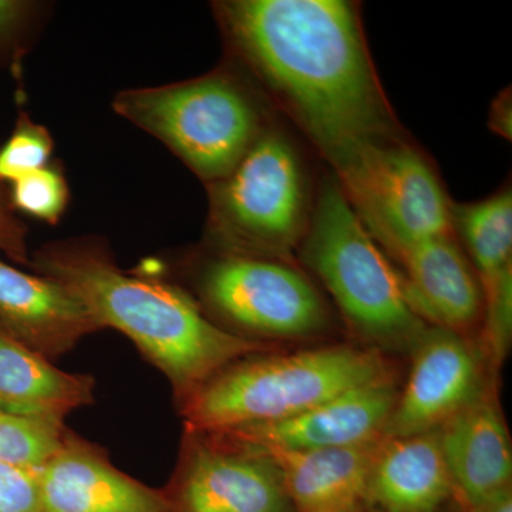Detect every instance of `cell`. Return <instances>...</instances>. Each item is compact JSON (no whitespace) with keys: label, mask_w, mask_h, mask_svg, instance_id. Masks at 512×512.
Instances as JSON below:
<instances>
[{"label":"cell","mask_w":512,"mask_h":512,"mask_svg":"<svg viewBox=\"0 0 512 512\" xmlns=\"http://www.w3.org/2000/svg\"><path fill=\"white\" fill-rule=\"evenodd\" d=\"M12 197L20 211L56 224L66 210L69 188L56 168L45 167L13 181Z\"/></svg>","instance_id":"21"},{"label":"cell","mask_w":512,"mask_h":512,"mask_svg":"<svg viewBox=\"0 0 512 512\" xmlns=\"http://www.w3.org/2000/svg\"><path fill=\"white\" fill-rule=\"evenodd\" d=\"M437 431L454 498L464 510L510 487V434L490 387Z\"/></svg>","instance_id":"14"},{"label":"cell","mask_w":512,"mask_h":512,"mask_svg":"<svg viewBox=\"0 0 512 512\" xmlns=\"http://www.w3.org/2000/svg\"><path fill=\"white\" fill-rule=\"evenodd\" d=\"M382 439L328 450H261L281 470L295 512H373L367 484Z\"/></svg>","instance_id":"17"},{"label":"cell","mask_w":512,"mask_h":512,"mask_svg":"<svg viewBox=\"0 0 512 512\" xmlns=\"http://www.w3.org/2000/svg\"><path fill=\"white\" fill-rule=\"evenodd\" d=\"M298 255L346 323L372 348L412 353L429 325L410 308L399 271L370 237L330 171L315 190Z\"/></svg>","instance_id":"4"},{"label":"cell","mask_w":512,"mask_h":512,"mask_svg":"<svg viewBox=\"0 0 512 512\" xmlns=\"http://www.w3.org/2000/svg\"><path fill=\"white\" fill-rule=\"evenodd\" d=\"M399 393L396 375L387 376L289 419L217 433L262 450L315 451L362 446L382 439Z\"/></svg>","instance_id":"11"},{"label":"cell","mask_w":512,"mask_h":512,"mask_svg":"<svg viewBox=\"0 0 512 512\" xmlns=\"http://www.w3.org/2000/svg\"><path fill=\"white\" fill-rule=\"evenodd\" d=\"M53 141L46 128L23 120L0 150V180L16 181L47 167Z\"/></svg>","instance_id":"22"},{"label":"cell","mask_w":512,"mask_h":512,"mask_svg":"<svg viewBox=\"0 0 512 512\" xmlns=\"http://www.w3.org/2000/svg\"><path fill=\"white\" fill-rule=\"evenodd\" d=\"M164 495L168 512H295L274 460L217 431L187 430Z\"/></svg>","instance_id":"9"},{"label":"cell","mask_w":512,"mask_h":512,"mask_svg":"<svg viewBox=\"0 0 512 512\" xmlns=\"http://www.w3.org/2000/svg\"><path fill=\"white\" fill-rule=\"evenodd\" d=\"M412 356L409 379L387 420L384 437L439 430L488 389L484 366L490 363L467 336L429 326Z\"/></svg>","instance_id":"10"},{"label":"cell","mask_w":512,"mask_h":512,"mask_svg":"<svg viewBox=\"0 0 512 512\" xmlns=\"http://www.w3.org/2000/svg\"><path fill=\"white\" fill-rule=\"evenodd\" d=\"M367 493L373 512H439L454 498L439 431L383 436L370 467Z\"/></svg>","instance_id":"16"},{"label":"cell","mask_w":512,"mask_h":512,"mask_svg":"<svg viewBox=\"0 0 512 512\" xmlns=\"http://www.w3.org/2000/svg\"><path fill=\"white\" fill-rule=\"evenodd\" d=\"M0 245L12 248L15 252L22 251V244L19 242L18 234L15 231H10L2 222H0Z\"/></svg>","instance_id":"27"},{"label":"cell","mask_w":512,"mask_h":512,"mask_svg":"<svg viewBox=\"0 0 512 512\" xmlns=\"http://www.w3.org/2000/svg\"><path fill=\"white\" fill-rule=\"evenodd\" d=\"M330 173L370 237L392 258L424 239L453 234L451 200L439 171L410 137L363 148Z\"/></svg>","instance_id":"7"},{"label":"cell","mask_w":512,"mask_h":512,"mask_svg":"<svg viewBox=\"0 0 512 512\" xmlns=\"http://www.w3.org/2000/svg\"><path fill=\"white\" fill-rule=\"evenodd\" d=\"M114 110L153 134L208 185L234 170L271 121L227 73L126 90Z\"/></svg>","instance_id":"6"},{"label":"cell","mask_w":512,"mask_h":512,"mask_svg":"<svg viewBox=\"0 0 512 512\" xmlns=\"http://www.w3.org/2000/svg\"><path fill=\"white\" fill-rule=\"evenodd\" d=\"M451 225L480 282L485 303L512 289V190L504 185L484 200L451 201Z\"/></svg>","instance_id":"19"},{"label":"cell","mask_w":512,"mask_h":512,"mask_svg":"<svg viewBox=\"0 0 512 512\" xmlns=\"http://www.w3.org/2000/svg\"><path fill=\"white\" fill-rule=\"evenodd\" d=\"M40 512H168L164 490L121 473L104 451L67 431L39 467Z\"/></svg>","instance_id":"12"},{"label":"cell","mask_w":512,"mask_h":512,"mask_svg":"<svg viewBox=\"0 0 512 512\" xmlns=\"http://www.w3.org/2000/svg\"><path fill=\"white\" fill-rule=\"evenodd\" d=\"M396 375L382 350L326 345L235 360L180 404L187 430L225 431L272 423L339 394Z\"/></svg>","instance_id":"3"},{"label":"cell","mask_w":512,"mask_h":512,"mask_svg":"<svg viewBox=\"0 0 512 512\" xmlns=\"http://www.w3.org/2000/svg\"><path fill=\"white\" fill-rule=\"evenodd\" d=\"M36 266L72 292L100 329L114 328L133 340L167 377L178 404L235 360L274 348L212 322L183 289L126 274L94 245L46 248Z\"/></svg>","instance_id":"2"},{"label":"cell","mask_w":512,"mask_h":512,"mask_svg":"<svg viewBox=\"0 0 512 512\" xmlns=\"http://www.w3.org/2000/svg\"><path fill=\"white\" fill-rule=\"evenodd\" d=\"M511 87L503 90L493 101L490 110V127L495 134L511 140L512 134V104Z\"/></svg>","instance_id":"24"},{"label":"cell","mask_w":512,"mask_h":512,"mask_svg":"<svg viewBox=\"0 0 512 512\" xmlns=\"http://www.w3.org/2000/svg\"><path fill=\"white\" fill-rule=\"evenodd\" d=\"M94 379L57 369L47 357L0 328V412L63 424L94 402Z\"/></svg>","instance_id":"18"},{"label":"cell","mask_w":512,"mask_h":512,"mask_svg":"<svg viewBox=\"0 0 512 512\" xmlns=\"http://www.w3.org/2000/svg\"><path fill=\"white\" fill-rule=\"evenodd\" d=\"M467 512H512V488H503L480 503L468 508Z\"/></svg>","instance_id":"25"},{"label":"cell","mask_w":512,"mask_h":512,"mask_svg":"<svg viewBox=\"0 0 512 512\" xmlns=\"http://www.w3.org/2000/svg\"><path fill=\"white\" fill-rule=\"evenodd\" d=\"M208 191V237L218 251L296 265L315 191L291 134L269 123L234 170Z\"/></svg>","instance_id":"5"},{"label":"cell","mask_w":512,"mask_h":512,"mask_svg":"<svg viewBox=\"0 0 512 512\" xmlns=\"http://www.w3.org/2000/svg\"><path fill=\"white\" fill-rule=\"evenodd\" d=\"M198 291L205 306L245 338L303 339L329 326L322 295L288 262L220 252L202 269Z\"/></svg>","instance_id":"8"},{"label":"cell","mask_w":512,"mask_h":512,"mask_svg":"<svg viewBox=\"0 0 512 512\" xmlns=\"http://www.w3.org/2000/svg\"><path fill=\"white\" fill-rule=\"evenodd\" d=\"M64 424L0 412V463L42 467L62 446Z\"/></svg>","instance_id":"20"},{"label":"cell","mask_w":512,"mask_h":512,"mask_svg":"<svg viewBox=\"0 0 512 512\" xmlns=\"http://www.w3.org/2000/svg\"><path fill=\"white\" fill-rule=\"evenodd\" d=\"M19 9L16 3L0 2V36L13 28L19 16Z\"/></svg>","instance_id":"26"},{"label":"cell","mask_w":512,"mask_h":512,"mask_svg":"<svg viewBox=\"0 0 512 512\" xmlns=\"http://www.w3.org/2000/svg\"><path fill=\"white\" fill-rule=\"evenodd\" d=\"M0 512H40L39 467L0 463Z\"/></svg>","instance_id":"23"},{"label":"cell","mask_w":512,"mask_h":512,"mask_svg":"<svg viewBox=\"0 0 512 512\" xmlns=\"http://www.w3.org/2000/svg\"><path fill=\"white\" fill-rule=\"evenodd\" d=\"M232 50L330 171L409 137L387 100L356 2L231 0L215 6Z\"/></svg>","instance_id":"1"},{"label":"cell","mask_w":512,"mask_h":512,"mask_svg":"<svg viewBox=\"0 0 512 512\" xmlns=\"http://www.w3.org/2000/svg\"><path fill=\"white\" fill-rule=\"evenodd\" d=\"M0 214H2V205H0Z\"/></svg>","instance_id":"28"},{"label":"cell","mask_w":512,"mask_h":512,"mask_svg":"<svg viewBox=\"0 0 512 512\" xmlns=\"http://www.w3.org/2000/svg\"><path fill=\"white\" fill-rule=\"evenodd\" d=\"M0 320L6 332L40 355L70 352L99 330L72 292L46 276L25 274L0 261Z\"/></svg>","instance_id":"15"},{"label":"cell","mask_w":512,"mask_h":512,"mask_svg":"<svg viewBox=\"0 0 512 512\" xmlns=\"http://www.w3.org/2000/svg\"><path fill=\"white\" fill-rule=\"evenodd\" d=\"M410 308L434 328L466 336L483 322V292L456 235L424 239L396 256Z\"/></svg>","instance_id":"13"}]
</instances>
